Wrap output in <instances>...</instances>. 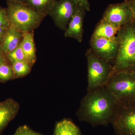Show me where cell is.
Masks as SVG:
<instances>
[{"instance_id": "25", "label": "cell", "mask_w": 135, "mask_h": 135, "mask_svg": "<svg viewBox=\"0 0 135 135\" xmlns=\"http://www.w3.org/2000/svg\"><path fill=\"white\" fill-rule=\"evenodd\" d=\"M8 61L6 56L3 53L1 44H0V64Z\"/></svg>"}, {"instance_id": "7", "label": "cell", "mask_w": 135, "mask_h": 135, "mask_svg": "<svg viewBox=\"0 0 135 135\" xmlns=\"http://www.w3.org/2000/svg\"><path fill=\"white\" fill-rule=\"evenodd\" d=\"M78 7L79 5L75 0H57L49 15L56 26L65 31Z\"/></svg>"}, {"instance_id": "5", "label": "cell", "mask_w": 135, "mask_h": 135, "mask_svg": "<svg viewBox=\"0 0 135 135\" xmlns=\"http://www.w3.org/2000/svg\"><path fill=\"white\" fill-rule=\"evenodd\" d=\"M118 103L135 100V72H113L105 85Z\"/></svg>"}, {"instance_id": "20", "label": "cell", "mask_w": 135, "mask_h": 135, "mask_svg": "<svg viewBox=\"0 0 135 135\" xmlns=\"http://www.w3.org/2000/svg\"><path fill=\"white\" fill-rule=\"evenodd\" d=\"M12 135H44L32 129L27 125L18 127Z\"/></svg>"}, {"instance_id": "4", "label": "cell", "mask_w": 135, "mask_h": 135, "mask_svg": "<svg viewBox=\"0 0 135 135\" xmlns=\"http://www.w3.org/2000/svg\"><path fill=\"white\" fill-rule=\"evenodd\" d=\"M88 64L87 92L105 86L113 72V65L99 58L89 48L86 53Z\"/></svg>"}, {"instance_id": "21", "label": "cell", "mask_w": 135, "mask_h": 135, "mask_svg": "<svg viewBox=\"0 0 135 135\" xmlns=\"http://www.w3.org/2000/svg\"><path fill=\"white\" fill-rule=\"evenodd\" d=\"M0 27L5 29H8L10 27L6 8L1 7H0Z\"/></svg>"}, {"instance_id": "16", "label": "cell", "mask_w": 135, "mask_h": 135, "mask_svg": "<svg viewBox=\"0 0 135 135\" xmlns=\"http://www.w3.org/2000/svg\"><path fill=\"white\" fill-rule=\"evenodd\" d=\"M57 0H24L23 3L46 17L53 8Z\"/></svg>"}, {"instance_id": "24", "label": "cell", "mask_w": 135, "mask_h": 135, "mask_svg": "<svg viewBox=\"0 0 135 135\" xmlns=\"http://www.w3.org/2000/svg\"><path fill=\"white\" fill-rule=\"evenodd\" d=\"M8 29L0 27V44H1L3 41Z\"/></svg>"}, {"instance_id": "9", "label": "cell", "mask_w": 135, "mask_h": 135, "mask_svg": "<svg viewBox=\"0 0 135 135\" xmlns=\"http://www.w3.org/2000/svg\"><path fill=\"white\" fill-rule=\"evenodd\" d=\"M102 18L119 27L134 20L132 11L125 1L109 5Z\"/></svg>"}, {"instance_id": "22", "label": "cell", "mask_w": 135, "mask_h": 135, "mask_svg": "<svg viewBox=\"0 0 135 135\" xmlns=\"http://www.w3.org/2000/svg\"><path fill=\"white\" fill-rule=\"evenodd\" d=\"M79 6L84 8L86 11L90 10V5L89 0H75Z\"/></svg>"}, {"instance_id": "2", "label": "cell", "mask_w": 135, "mask_h": 135, "mask_svg": "<svg viewBox=\"0 0 135 135\" xmlns=\"http://www.w3.org/2000/svg\"><path fill=\"white\" fill-rule=\"evenodd\" d=\"M116 37L119 47L113 72H135V20L121 27Z\"/></svg>"}, {"instance_id": "12", "label": "cell", "mask_w": 135, "mask_h": 135, "mask_svg": "<svg viewBox=\"0 0 135 135\" xmlns=\"http://www.w3.org/2000/svg\"><path fill=\"white\" fill-rule=\"evenodd\" d=\"M24 33L10 27L1 44L3 53L5 55L14 50L21 43Z\"/></svg>"}, {"instance_id": "19", "label": "cell", "mask_w": 135, "mask_h": 135, "mask_svg": "<svg viewBox=\"0 0 135 135\" xmlns=\"http://www.w3.org/2000/svg\"><path fill=\"white\" fill-rule=\"evenodd\" d=\"M6 57L9 62L11 64L17 61H26L22 49L21 43L16 48L7 55Z\"/></svg>"}, {"instance_id": "1", "label": "cell", "mask_w": 135, "mask_h": 135, "mask_svg": "<svg viewBox=\"0 0 135 135\" xmlns=\"http://www.w3.org/2000/svg\"><path fill=\"white\" fill-rule=\"evenodd\" d=\"M118 101L105 86L87 92L81 101L76 115L80 120L93 127L111 124Z\"/></svg>"}, {"instance_id": "15", "label": "cell", "mask_w": 135, "mask_h": 135, "mask_svg": "<svg viewBox=\"0 0 135 135\" xmlns=\"http://www.w3.org/2000/svg\"><path fill=\"white\" fill-rule=\"evenodd\" d=\"M53 135H82L79 128L69 119H64L56 123Z\"/></svg>"}, {"instance_id": "13", "label": "cell", "mask_w": 135, "mask_h": 135, "mask_svg": "<svg viewBox=\"0 0 135 135\" xmlns=\"http://www.w3.org/2000/svg\"><path fill=\"white\" fill-rule=\"evenodd\" d=\"M21 45L27 62L33 66L36 61L33 32L24 33Z\"/></svg>"}, {"instance_id": "18", "label": "cell", "mask_w": 135, "mask_h": 135, "mask_svg": "<svg viewBox=\"0 0 135 135\" xmlns=\"http://www.w3.org/2000/svg\"><path fill=\"white\" fill-rule=\"evenodd\" d=\"M16 79L12 65L8 61L0 64V82L5 83Z\"/></svg>"}, {"instance_id": "8", "label": "cell", "mask_w": 135, "mask_h": 135, "mask_svg": "<svg viewBox=\"0 0 135 135\" xmlns=\"http://www.w3.org/2000/svg\"><path fill=\"white\" fill-rule=\"evenodd\" d=\"M90 46L95 55L113 65L119 47L116 37L113 39L91 37Z\"/></svg>"}, {"instance_id": "23", "label": "cell", "mask_w": 135, "mask_h": 135, "mask_svg": "<svg viewBox=\"0 0 135 135\" xmlns=\"http://www.w3.org/2000/svg\"><path fill=\"white\" fill-rule=\"evenodd\" d=\"M124 1L131 9L133 14V19L135 20V0H125Z\"/></svg>"}, {"instance_id": "10", "label": "cell", "mask_w": 135, "mask_h": 135, "mask_svg": "<svg viewBox=\"0 0 135 135\" xmlns=\"http://www.w3.org/2000/svg\"><path fill=\"white\" fill-rule=\"evenodd\" d=\"M86 11L79 6L77 11L72 18L65 32V36L73 38L81 42L83 38V22Z\"/></svg>"}, {"instance_id": "14", "label": "cell", "mask_w": 135, "mask_h": 135, "mask_svg": "<svg viewBox=\"0 0 135 135\" xmlns=\"http://www.w3.org/2000/svg\"><path fill=\"white\" fill-rule=\"evenodd\" d=\"M120 28L102 18L97 24L92 37L114 38Z\"/></svg>"}, {"instance_id": "6", "label": "cell", "mask_w": 135, "mask_h": 135, "mask_svg": "<svg viewBox=\"0 0 135 135\" xmlns=\"http://www.w3.org/2000/svg\"><path fill=\"white\" fill-rule=\"evenodd\" d=\"M111 124L117 135H135V100L118 103Z\"/></svg>"}, {"instance_id": "17", "label": "cell", "mask_w": 135, "mask_h": 135, "mask_svg": "<svg viewBox=\"0 0 135 135\" xmlns=\"http://www.w3.org/2000/svg\"><path fill=\"white\" fill-rule=\"evenodd\" d=\"M16 79L25 77L31 73L32 66L26 61H17L11 64Z\"/></svg>"}, {"instance_id": "11", "label": "cell", "mask_w": 135, "mask_h": 135, "mask_svg": "<svg viewBox=\"0 0 135 135\" xmlns=\"http://www.w3.org/2000/svg\"><path fill=\"white\" fill-rule=\"evenodd\" d=\"M20 107L19 104L12 98L0 102V134L17 116Z\"/></svg>"}, {"instance_id": "3", "label": "cell", "mask_w": 135, "mask_h": 135, "mask_svg": "<svg viewBox=\"0 0 135 135\" xmlns=\"http://www.w3.org/2000/svg\"><path fill=\"white\" fill-rule=\"evenodd\" d=\"M7 5L10 27L23 33L33 32L45 17L23 3L7 1Z\"/></svg>"}, {"instance_id": "26", "label": "cell", "mask_w": 135, "mask_h": 135, "mask_svg": "<svg viewBox=\"0 0 135 135\" xmlns=\"http://www.w3.org/2000/svg\"><path fill=\"white\" fill-rule=\"evenodd\" d=\"M6 1L12 2L19 3H23L24 0H6Z\"/></svg>"}]
</instances>
